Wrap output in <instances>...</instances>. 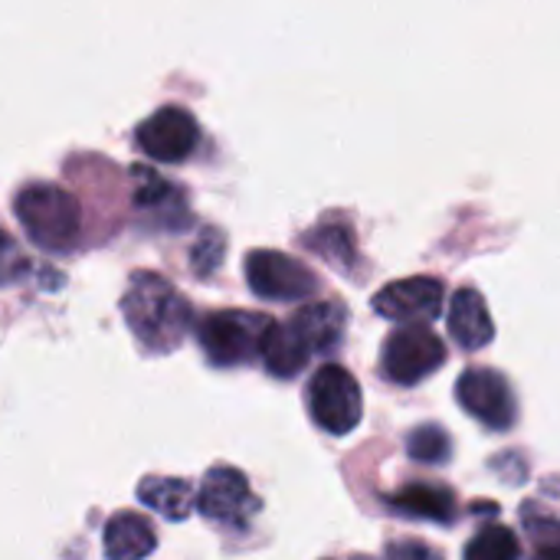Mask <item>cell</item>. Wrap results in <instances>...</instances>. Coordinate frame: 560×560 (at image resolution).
<instances>
[{
	"mask_svg": "<svg viewBox=\"0 0 560 560\" xmlns=\"http://www.w3.org/2000/svg\"><path fill=\"white\" fill-rule=\"evenodd\" d=\"M276 331V322L259 312L243 308H223L200 322L197 341L210 364L217 368H236L249 364L256 358H266L269 338Z\"/></svg>",
	"mask_w": 560,
	"mask_h": 560,
	"instance_id": "cell-4",
	"label": "cell"
},
{
	"mask_svg": "<svg viewBox=\"0 0 560 560\" xmlns=\"http://www.w3.org/2000/svg\"><path fill=\"white\" fill-rule=\"evenodd\" d=\"M532 560H560V522H548L538 535Z\"/></svg>",
	"mask_w": 560,
	"mask_h": 560,
	"instance_id": "cell-22",
	"label": "cell"
},
{
	"mask_svg": "<svg viewBox=\"0 0 560 560\" xmlns=\"http://www.w3.org/2000/svg\"><path fill=\"white\" fill-rule=\"evenodd\" d=\"M443 361H446V345L440 335H433L427 325H400L384 341L381 371L387 381L410 387L430 377L433 371H440Z\"/></svg>",
	"mask_w": 560,
	"mask_h": 560,
	"instance_id": "cell-6",
	"label": "cell"
},
{
	"mask_svg": "<svg viewBox=\"0 0 560 560\" xmlns=\"http://www.w3.org/2000/svg\"><path fill=\"white\" fill-rule=\"evenodd\" d=\"M302 243L308 249H315L318 256H325L331 266L338 269H351L354 259H358V249H354V233L345 220H325L322 226L308 230L302 236Z\"/></svg>",
	"mask_w": 560,
	"mask_h": 560,
	"instance_id": "cell-17",
	"label": "cell"
},
{
	"mask_svg": "<svg viewBox=\"0 0 560 560\" xmlns=\"http://www.w3.org/2000/svg\"><path fill=\"white\" fill-rule=\"evenodd\" d=\"M308 400V413L312 420L331 433V436H345L351 433L361 417H364V404H361V387L351 377V371H345L341 364H325L315 371V377L308 381L305 390Z\"/></svg>",
	"mask_w": 560,
	"mask_h": 560,
	"instance_id": "cell-5",
	"label": "cell"
},
{
	"mask_svg": "<svg viewBox=\"0 0 560 560\" xmlns=\"http://www.w3.org/2000/svg\"><path fill=\"white\" fill-rule=\"evenodd\" d=\"M131 177V200L144 217H151V223H158L161 230H180L187 223V197L180 187L144 164H135Z\"/></svg>",
	"mask_w": 560,
	"mask_h": 560,
	"instance_id": "cell-12",
	"label": "cell"
},
{
	"mask_svg": "<svg viewBox=\"0 0 560 560\" xmlns=\"http://www.w3.org/2000/svg\"><path fill=\"white\" fill-rule=\"evenodd\" d=\"M443 299H446V292H443L440 279L413 276V279H400V282L384 285L374 295V312L387 322L423 325L443 312Z\"/></svg>",
	"mask_w": 560,
	"mask_h": 560,
	"instance_id": "cell-11",
	"label": "cell"
},
{
	"mask_svg": "<svg viewBox=\"0 0 560 560\" xmlns=\"http://www.w3.org/2000/svg\"><path fill=\"white\" fill-rule=\"evenodd\" d=\"M135 144L158 164H180L194 158L200 144V125L187 108L164 105L135 128Z\"/></svg>",
	"mask_w": 560,
	"mask_h": 560,
	"instance_id": "cell-7",
	"label": "cell"
},
{
	"mask_svg": "<svg viewBox=\"0 0 560 560\" xmlns=\"http://www.w3.org/2000/svg\"><path fill=\"white\" fill-rule=\"evenodd\" d=\"M407 450L417 463H443L450 459V436L440 427H420L410 433Z\"/></svg>",
	"mask_w": 560,
	"mask_h": 560,
	"instance_id": "cell-19",
	"label": "cell"
},
{
	"mask_svg": "<svg viewBox=\"0 0 560 560\" xmlns=\"http://www.w3.org/2000/svg\"><path fill=\"white\" fill-rule=\"evenodd\" d=\"M200 492L187 479H171V476H148L138 486V502L154 509L167 522H184L197 509Z\"/></svg>",
	"mask_w": 560,
	"mask_h": 560,
	"instance_id": "cell-16",
	"label": "cell"
},
{
	"mask_svg": "<svg viewBox=\"0 0 560 560\" xmlns=\"http://www.w3.org/2000/svg\"><path fill=\"white\" fill-rule=\"evenodd\" d=\"M450 335L466 351H479L495 338L492 315L486 308V299L476 289H459L450 299Z\"/></svg>",
	"mask_w": 560,
	"mask_h": 560,
	"instance_id": "cell-13",
	"label": "cell"
},
{
	"mask_svg": "<svg viewBox=\"0 0 560 560\" xmlns=\"http://www.w3.org/2000/svg\"><path fill=\"white\" fill-rule=\"evenodd\" d=\"M154 548H158V535L144 515L115 512L105 522V535H102L105 560H144Z\"/></svg>",
	"mask_w": 560,
	"mask_h": 560,
	"instance_id": "cell-14",
	"label": "cell"
},
{
	"mask_svg": "<svg viewBox=\"0 0 560 560\" xmlns=\"http://www.w3.org/2000/svg\"><path fill=\"white\" fill-rule=\"evenodd\" d=\"M121 315L141 348L154 354H171L194 325L190 302L158 272H135L128 279Z\"/></svg>",
	"mask_w": 560,
	"mask_h": 560,
	"instance_id": "cell-1",
	"label": "cell"
},
{
	"mask_svg": "<svg viewBox=\"0 0 560 560\" xmlns=\"http://www.w3.org/2000/svg\"><path fill=\"white\" fill-rule=\"evenodd\" d=\"M390 512L407 515V518H423V522H453L456 518V495L443 486H430V482H413L404 486L400 492L387 495Z\"/></svg>",
	"mask_w": 560,
	"mask_h": 560,
	"instance_id": "cell-15",
	"label": "cell"
},
{
	"mask_svg": "<svg viewBox=\"0 0 560 560\" xmlns=\"http://www.w3.org/2000/svg\"><path fill=\"white\" fill-rule=\"evenodd\" d=\"M223 253H226V240L220 230H203L200 240L194 243L190 249V266L197 269V276H210L220 262H223Z\"/></svg>",
	"mask_w": 560,
	"mask_h": 560,
	"instance_id": "cell-20",
	"label": "cell"
},
{
	"mask_svg": "<svg viewBox=\"0 0 560 560\" xmlns=\"http://www.w3.org/2000/svg\"><path fill=\"white\" fill-rule=\"evenodd\" d=\"M466 560H522L518 535L505 525H486L466 545Z\"/></svg>",
	"mask_w": 560,
	"mask_h": 560,
	"instance_id": "cell-18",
	"label": "cell"
},
{
	"mask_svg": "<svg viewBox=\"0 0 560 560\" xmlns=\"http://www.w3.org/2000/svg\"><path fill=\"white\" fill-rule=\"evenodd\" d=\"M345 322L348 308L338 302L302 305L285 325H276L262 358L266 371L276 377H295L312 361V354L338 348V341L345 338Z\"/></svg>",
	"mask_w": 560,
	"mask_h": 560,
	"instance_id": "cell-2",
	"label": "cell"
},
{
	"mask_svg": "<svg viewBox=\"0 0 560 560\" xmlns=\"http://www.w3.org/2000/svg\"><path fill=\"white\" fill-rule=\"evenodd\" d=\"M351 560H368V558H351Z\"/></svg>",
	"mask_w": 560,
	"mask_h": 560,
	"instance_id": "cell-23",
	"label": "cell"
},
{
	"mask_svg": "<svg viewBox=\"0 0 560 560\" xmlns=\"http://www.w3.org/2000/svg\"><path fill=\"white\" fill-rule=\"evenodd\" d=\"M197 509L210 522H217V525L246 528L253 522V515L262 509V502L253 495V489H249V482H246V476L240 469H233V466H213L203 476Z\"/></svg>",
	"mask_w": 560,
	"mask_h": 560,
	"instance_id": "cell-10",
	"label": "cell"
},
{
	"mask_svg": "<svg viewBox=\"0 0 560 560\" xmlns=\"http://www.w3.org/2000/svg\"><path fill=\"white\" fill-rule=\"evenodd\" d=\"M456 400L472 420H479L489 430H512L515 427V417H518L515 394H512L509 381L492 368L463 371V377L456 381Z\"/></svg>",
	"mask_w": 560,
	"mask_h": 560,
	"instance_id": "cell-9",
	"label": "cell"
},
{
	"mask_svg": "<svg viewBox=\"0 0 560 560\" xmlns=\"http://www.w3.org/2000/svg\"><path fill=\"white\" fill-rule=\"evenodd\" d=\"M246 282L259 299L269 302H299L318 289L315 272L279 249H253L246 256Z\"/></svg>",
	"mask_w": 560,
	"mask_h": 560,
	"instance_id": "cell-8",
	"label": "cell"
},
{
	"mask_svg": "<svg viewBox=\"0 0 560 560\" xmlns=\"http://www.w3.org/2000/svg\"><path fill=\"white\" fill-rule=\"evenodd\" d=\"M13 213H16L23 233L39 249L69 253L82 240V207L69 190H62L56 184L33 180V184L20 187V194L13 197Z\"/></svg>",
	"mask_w": 560,
	"mask_h": 560,
	"instance_id": "cell-3",
	"label": "cell"
},
{
	"mask_svg": "<svg viewBox=\"0 0 560 560\" xmlns=\"http://www.w3.org/2000/svg\"><path fill=\"white\" fill-rule=\"evenodd\" d=\"M384 560H443L440 551H433L423 541H394L384 548Z\"/></svg>",
	"mask_w": 560,
	"mask_h": 560,
	"instance_id": "cell-21",
	"label": "cell"
}]
</instances>
